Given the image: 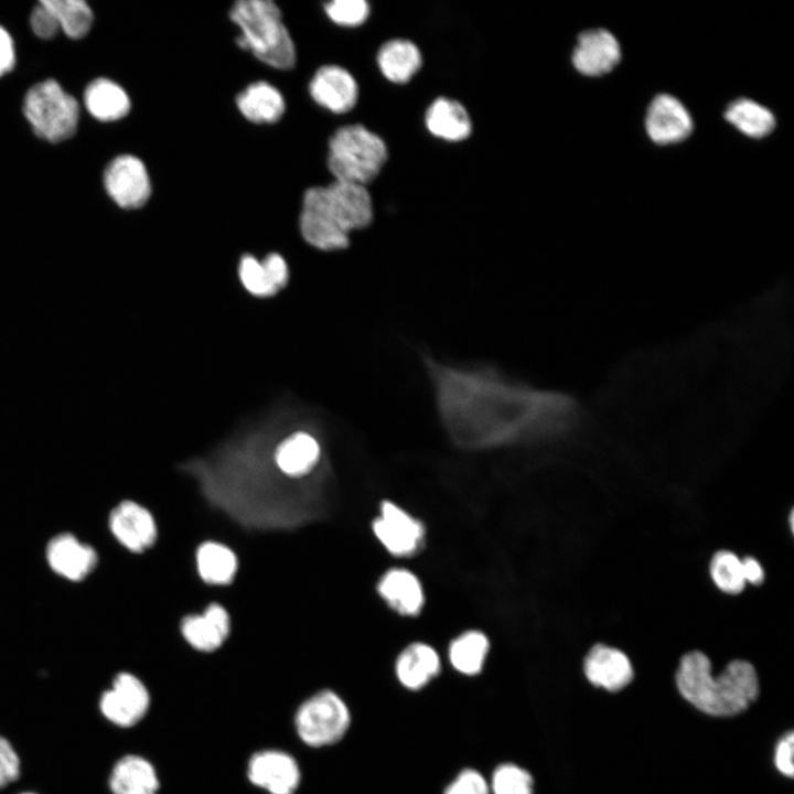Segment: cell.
I'll use <instances>...</instances> for the list:
<instances>
[{
    "mask_svg": "<svg viewBox=\"0 0 794 794\" xmlns=\"http://www.w3.org/2000/svg\"><path fill=\"white\" fill-rule=\"evenodd\" d=\"M440 423L457 447L484 450L559 438L580 420L567 393L532 386L487 363H450L421 352Z\"/></svg>",
    "mask_w": 794,
    "mask_h": 794,
    "instance_id": "1",
    "label": "cell"
},
{
    "mask_svg": "<svg viewBox=\"0 0 794 794\" xmlns=\"http://www.w3.org/2000/svg\"><path fill=\"white\" fill-rule=\"evenodd\" d=\"M373 221V204L365 185L334 180L303 194L300 230L307 243L334 251L348 247L350 234Z\"/></svg>",
    "mask_w": 794,
    "mask_h": 794,
    "instance_id": "2",
    "label": "cell"
},
{
    "mask_svg": "<svg viewBox=\"0 0 794 794\" xmlns=\"http://www.w3.org/2000/svg\"><path fill=\"white\" fill-rule=\"evenodd\" d=\"M675 679L678 691L688 702L715 717L743 712L760 691L759 678L751 663L732 661L718 676H713L710 659L698 651L682 657Z\"/></svg>",
    "mask_w": 794,
    "mask_h": 794,
    "instance_id": "3",
    "label": "cell"
},
{
    "mask_svg": "<svg viewBox=\"0 0 794 794\" xmlns=\"http://www.w3.org/2000/svg\"><path fill=\"white\" fill-rule=\"evenodd\" d=\"M230 20L240 29L236 44L262 63L278 68H292L297 53L286 28L280 8L271 0H238L229 11Z\"/></svg>",
    "mask_w": 794,
    "mask_h": 794,
    "instance_id": "4",
    "label": "cell"
},
{
    "mask_svg": "<svg viewBox=\"0 0 794 794\" xmlns=\"http://www.w3.org/2000/svg\"><path fill=\"white\" fill-rule=\"evenodd\" d=\"M386 160L383 139L362 125L343 126L329 140L328 167L337 181L365 185Z\"/></svg>",
    "mask_w": 794,
    "mask_h": 794,
    "instance_id": "5",
    "label": "cell"
},
{
    "mask_svg": "<svg viewBox=\"0 0 794 794\" xmlns=\"http://www.w3.org/2000/svg\"><path fill=\"white\" fill-rule=\"evenodd\" d=\"M23 112L34 133L50 142L71 138L79 119L77 100L54 79L37 83L28 90Z\"/></svg>",
    "mask_w": 794,
    "mask_h": 794,
    "instance_id": "6",
    "label": "cell"
},
{
    "mask_svg": "<svg viewBox=\"0 0 794 794\" xmlns=\"http://www.w3.org/2000/svg\"><path fill=\"white\" fill-rule=\"evenodd\" d=\"M351 725L345 701L333 690L322 689L304 699L297 708L293 727L307 747L319 749L341 741Z\"/></svg>",
    "mask_w": 794,
    "mask_h": 794,
    "instance_id": "7",
    "label": "cell"
},
{
    "mask_svg": "<svg viewBox=\"0 0 794 794\" xmlns=\"http://www.w3.org/2000/svg\"><path fill=\"white\" fill-rule=\"evenodd\" d=\"M150 704V693L144 683L132 673L120 672L100 695L98 708L108 722L127 729L146 717Z\"/></svg>",
    "mask_w": 794,
    "mask_h": 794,
    "instance_id": "8",
    "label": "cell"
},
{
    "mask_svg": "<svg viewBox=\"0 0 794 794\" xmlns=\"http://www.w3.org/2000/svg\"><path fill=\"white\" fill-rule=\"evenodd\" d=\"M301 769L289 752L264 749L247 762V779L268 794H294L301 783Z\"/></svg>",
    "mask_w": 794,
    "mask_h": 794,
    "instance_id": "9",
    "label": "cell"
},
{
    "mask_svg": "<svg viewBox=\"0 0 794 794\" xmlns=\"http://www.w3.org/2000/svg\"><path fill=\"white\" fill-rule=\"evenodd\" d=\"M108 195L122 208H139L151 195V182L143 162L132 154L116 157L106 168Z\"/></svg>",
    "mask_w": 794,
    "mask_h": 794,
    "instance_id": "10",
    "label": "cell"
},
{
    "mask_svg": "<svg viewBox=\"0 0 794 794\" xmlns=\"http://www.w3.org/2000/svg\"><path fill=\"white\" fill-rule=\"evenodd\" d=\"M372 528L379 543L394 556L412 555L425 535L421 522L390 501L380 504Z\"/></svg>",
    "mask_w": 794,
    "mask_h": 794,
    "instance_id": "11",
    "label": "cell"
},
{
    "mask_svg": "<svg viewBox=\"0 0 794 794\" xmlns=\"http://www.w3.org/2000/svg\"><path fill=\"white\" fill-rule=\"evenodd\" d=\"M109 528L127 549L141 552L157 539V526L151 513L132 501L119 503L109 514Z\"/></svg>",
    "mask_w": 794,
    "mask_h": 794,
    "instance_id": "12",
    "label": "cell"
},
{
    "mask_svg": "<svg viewBox=\"0 0 794 794\" xmlns=\"http://www.w3.org/2000/svg\"><path fill=\"white\" fill-rule=\"evenodd\" d=\"M309 90L316 104L335 114L350 111L358 98L355 78L339 65H323L318 68Z\"/></svg>",
    "mask_w": 794,
    "mask_h": 794,
    "instance_id": "13",
    "label": "cell"
},
{
    "mask_svg": "<svg viewBox=\"0 0 794 794\" xmlns=\"http://www.w3.org/2000/svg\"><path fill=\"white\" fill-rule=\"evenodd\" d=\"M645 128L655 143L668 144L686 139L693 130V121L677 98L662 94L648 106Z\"/></svg>",
    "mask_w": 794,
    "mask_h": 794,
    "instance_id": "14",
    "label": "cell"
},
{
    "mask_svg": "<svg viewBox=\"0 0 794 794\" xmlns=\"http://www.w3.org/2000/svg\"><path fill=\"white\" fill-rule=\"evenodd\" d=\"M616 39L604 29L588 30L579 34L572 54L576 69L587 76L609 73L620 61Z\"/></svg>",
    "mask_w": 794,
    "mask_h": 794,
    "instance_id": "15",
    "label": "cell"
},
{
    "mask_svg": "<svg viewBox=\"0 0 794 794\" xmlns=\"http://www.w3.org/2000/svg\"><path fill=\"white\" fill-rule=\"evenodd\" d=\"M45 554L52 570L72 581H81L87 577L98 560L92 546L68 533L54 536L49 541Z\"/></svg>",
    "mask_w": 794,
    "mask_h": 794,
    "instance_id": "16",
    "label": "cell"
},
{
    "mask_svg": "<svg viewBox=\"0 0 794 794\" xmlns=\"http://www.w3.org/2000/svg\"><path fill=\"white\" fill-rule=\"evenodd\" d=\"M583 670L588 680L609 691H619L633 679V666L620 650L604 644L594 645L587 654Z\"/></svg>",
    "mask_w": 794,
    "mask_h": 794,
    "instance_id": "17",
    "label": "cell"
},
{
    "mask_svg": "<svg viewBox=\"0 0 794 794\" xmlns=\"http://www.w3.org/2000/svg\"><path fill=\"white\" fill-rule=\"evenodd\" d=\"M230 621L227 611L218 603H211L202 614L183 618L181 632L185 641L200 652H214L229 634Z\"/></svg>",
    "mask_w": 794,
    "mask_h": 794,
    "instance_id": "18",
    "label": "cell"
},
{
    "mask_svg": "<svg viewBox=\"0 0 794 794\" xmlns=\"http://www.w3.org/2000/svg\"><path fill=\"white\" fill-rule=\"evenodd\" d=\"M111 794H158L160 780L154 765L140 754L118 759L108 777Z\"/></svg>",
    "mask_w": 794,
    "mask_h": 794,
    "instance_id": "19",
    "label": "cell"
},
{
    "mask_svg": "<svg viewBox=\"0 0 794 794\" xmlns=\"http://www.w3.org/2000/svg\"><path fill=\"white\" fill-rule=\"evenodd\" d=\"M377 591L390 609L401 615H417L425 602L418 577L405 568H391L379 579Z\"/></svg>",
    "mask_w": 794,
    "mask_h": 794,
    "instance_id": "20",
    "label": "cell"
},
{
    "mask_svg": "<svg viewBox=\"0 0 794 794\" xmlns=\"http://www.w3.org/2000/svg\"><path fill=\"white\" fill-rule=\"evenodd\" d=\"M441 664L436 650L421 642L406 646L396 659V675L400 684L411 690L423 688L440 673Z\"/></svg>",
    "mask_w": 794,
    "mask_h": 794,
    "instance_id": "21",
    "label": "cell"
},
{
    "mask_svg": "<svg viewBox=\"0 0 794 794\" xmlns=\"http://www.w3.org/2000/svg\"><path fill=\"white\" fill-rule=\"evenodd\" d=\"M321 448L316 439L307 432L289 434L277 446L275 461L286 475L300 478L310 473L318 464Z\"/></svg>",
    "mask_w": 794,
    "mask_h": 794,
    "instance_id": "22",
    "label": "cell"
},
{
    "mask_svg": "<svg viewBox=\"0 0 794 794\" xmlns=\"http://www.w3.org/2000/svg\"><path fill=\"white\" fill-rule=\"evenodd\" d=\"M236 104L242 115L254 124H273L286 109L282 94L264 81L248 85L237 95Z\"/></svg>",
    "mask_w": 794,
    "mask_h": 794,
    "instance_id": "23",
    "label": "cell"
},
{
    "mask_svg": "<svg viewBox=\"0 0 794 794\" xmlns=\"http://www.w3.org/2000/svg\"><path fill=\"white\" fill-rule=\"evenodd\" d=\"M425 121L433 136L448 141L464 140L472 131V122L463 105L446 97L436 99L429 106Z\"/></svg>",
    "mask_w": 794,
    "mask_h": 794,
    "instance_id": "24",
    "label": "cell"
},
{
    "mask_svg": "<svg viewBox=\"0 0 794 794\" xmlns=\"http://www.w3.org/2000/svg\"><path fill=\"white\" fill-rule=\"evenodd\" d=\"M422 57L412 42L395 39L385 42L377 54L382 74L390 82L405 84L419 71Z\"/></svg>",
    "mask_w": 794,
    "mask_h": 794,
    "instance_id": "25",
    "label": "cell"
},
{
    "mask_svg": "<svg viewBox=\"0 0 794 794\" xmlns=\"http://www.w3.org/2000/svg\"><path fill=\"white\" fill-rule=\"evenodd\" d=\"M84 103L93 117L100 121H115L130 110L127 93L108 78H97L86 88Z\"/></svg>",
    "mask_w": 794,
    "mask_h": 794,
    "instance_id": "26",
    "label": "cell"
},
{
    "mask_svg": "<svg viewBox=\"0 0 794 794\" xmlns=\"http://www.w3.org/2000/svg\"><path fill=\"white\" fill-rule=\"evenodd\" d=\"M489 648L490 642L483 632L469 630L451 642L449 659L455 670L473 676L482 670Z\"/></svg>",
    "mask_w": 794,
    "mask_h": 794,
    "instance_id": "27",
    "label": "cell"
},
{
    "mask_svg": "<svg viewBox=\"0 0 794 794\" xmlns=\"http://www.w3.org/2000/svg\"><path fill=\"white\" fill-rule=\"evenodd\" d=\"M197 570L210 584H228L237 570L236 555L226 546L206 541L196 551Z\"/></svg>",
    "mask_w": 794,
    "mask_h": 794,
    "instance_id": "28",
    "label": "cell"
},
{
    "mask_svg": "<svg viewBox=\"0 0 794 794\" xmlns=\"http://www.w3.org/2000/svg\"><path fill=\"white\" fill-rule=\"evenodd\" d=\"M725 118L744 135L752 138L768 136L775 127L773 114L765 107L747 98L732 101Z\"/></svg>",
    "mask_w": 794,
    "mask_h": 794,
    "instance_id": "29",
    "label": "cell"
},
{
    "mask_svg": "<svg viewBox=\"0 0 794 794\" xmlns=\"http://www.w3.org/2000/svg\"><path fill=\"white\" fill-rule=\"evenodd\" d=\"M54 14L60 29L71 39L85 36L93 23V12L82 0H42Z\"/></svg>",
    "mask_w": 794,
    "mask_h": 794,
    "instance_id": "30",
    "label": "cell"
},
{
    "mask_svg": "<svg viewBox=\"0 0 794 794\" xmlns=\"http://www.w3.org/2000/svg\"><path fill=\"white\" fill-rule=\"evenodd\" d=\"M710 575L716 586L727 593H739L745 586L741 559L728 550H721L713 555L710 562Z\"/></svg>",
    "mask_w": 794,
    "mask_h": 794,
    "instance_id": "31",
    "label": "cell"
},
{
    "mask_svg": "<svg viewBox=\"0 0 794 794\" xmlns=\"http://www.w3.org/2000/svg\"><path fill=\"white\" fill-rule=\"evenodd\" d=\"M493 794H534L533 776L514 763L498 765L492 775Z\"/></svg>",
    "mask_w": 794,
    "mask_h": 794,
    "instance_id": "32",
    "label": "cell"
},
{
    "mask_svg": "<svg viewBox=\"0 0 794 794\" xmlns=\"http://www.w3.org/2000/svg\"><path fill=\"white\" fill-rule=\"evenodd\" d=\"M238 275L245 289L253 296L271 297L279 291L261 261L251 255H244L240 258Z\"/></svg>",
    "mask_w": 794,
    "mask_h": 794,
    "instance_id": "33",
    "label": "cell"
},
{
    "mask_svg": "<svg viewBox=\"0 0 794 794\" xmlns=\"http://www.w3.org/2000/svg\"><path fill=\"white\" fill-rule=\"evenodd\" d=\"M328 17L336 24L356 26L369 14V6L364 0H333L324 4Z\"/></svg>",
    "mask_w": 794,
    "mask_h": 794,
    "instance_id": "34",
    "label": "cell"
},
{
    "mask_svg": "<svg viewBox=\"0 0 794 794\" xmlns=\"http://www.w3.org/2000/svg\"><path fill=\"white\" fill-rule=\"evenodd\" d=\"M20 772L21 761L15 748L0 734V790L15 782Z\"/></svg>",
    "mask_w": 794,
    "mask_h": 794,
    "instance_id": "35",
    "label": "cell"
},
{
    "mask_svg": "<svg viewBox=\"0 0 794 794\" xmlns=\"http://www.w3.org/2000/svg\"><path fill=\"white\" fill-rule=\"evenodd\" d=\"M443 794H490V787L479 771L464 769L446 787Z\"/></svg>",
    "mask_w": 794,
    "mask_h": 794,
    "instance_id": "36",
    "label": "cell"
},
{
    "mask_svg": "<svg viewBox=\"0 0 794 794\" xmlns=\"http://www.w3.org/2000/svg\"><path fill=\"white\" fill-rule=\"evenodd\" d=\"M30 24L35 35L45 40L54 37L60 30L54 14L42 1L32 10Z\"/></svg>",
    "mask_w": 794,
    "mask_h": 794,
    "instance_id": "37",
    "label": "cell"
},
{
    "mask_svg": "<svg viewBox=\"0 0 794 794\" xmlns=\"http://www.w3.org/2000/svg\"><path fill=\"white\" fill-rule=\"evenodd\" d=\"M793 749H794V734L793 731L786 733L782 739L779 740L774 751V764L780 773L787 777L793 776Z\"/></svg>",
    "mask_w": 794,
    "mask_h": 794,
    "instance_id": "38",
    "label": "cell"
},
{
    "mask_svg": "<svg viewBox=\"0 0 794 794\" xmlns=\"http://www.w3.org/2000/svg\"><path fill=\"white\" fill-rule=\"evenodd\" d=\"M261 264L278 290L282 289L288 283L289 270L287 262L281 255L270 253L261 260Z\"/></svg>",
    "mask_w": 794,
    "mask_h": 794,
    "instance_id": "39",
    "label": "cell"
},
{
    "mask_svg": "<svg viewBox=\"0 0 794 794\" xmlns=\"http://www.w3.org/2000/svg\"><path fill=\"white\" fill-rule=\"evenodd\" d=\"M15 63L14 47L10 34L0 25V77L9 73Z\"/></svg>",
    "mask_w": 794,
    "mask_h": 794,
    "instance_id": "40",
    "label": "cell"
},
{
    "mask_svg": "<svg viewBox=\"0 0 794 794\" xmlns=\"http://www.w3.org/2000/svg\"><path fill=\"white\" fill-rule=\"evenodd\" d=\"M741 565L745 583L760 584L763 582L764 571L754 558L745 557L741 560Z\"/></svg>",
    "mask_w": 794,
    "mask_h": 794,
    "instance_id": "41",
    "label": "cell"
},
{
    "mask_svg": "<svg viewBox=\"0 0 794 794\" xmlns=\"http://www.w3.org/2000/svg\"><path fill=\"white\" fill-rule=\"evenodd\" d=\"M790 525H791V528L793 529V513H791V516H790Z\"/></svg>",
    "mask_w": 794,
    "mask_h": 794,
    "instance_id": "42",
    "label": "cell"
},
{
    "mask_svg": "<svg viewBox=\"0 0 794 794\" xmlns=\"http://www.w3.org/2000/svg\"><path fill=\"white\" fill-rule=\"evenodd\" d=\"M19 794H35V793H32V792H23V793H19Z\"/></svg>",
    "mask_w": 794,
    "mask_h": 794,
    "instance_id": "43",
    "label": "cell"
}]
</instances>
